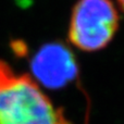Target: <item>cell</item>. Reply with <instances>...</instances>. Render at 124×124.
<instances>
[{
	"mask_svg": "<svg viewBox=\"0 0 124 124\" xmlns=\"http://www.w3.org/2000/svg\"><path fill=\"white\" fill-rule=\"evenodd\" d=\"M0 124H71L28 74L0 60Z\"/></svg>",
	"mask_w": 124,
	"mask_h": 124,
	"instance_id": "obj_1",
	"label": "cell"
},
{
	"mask_svg": "<svg viewBox=\"0 0 124 124\" xmlns=\"http://www.w3.org/2000/svg\"><path fill=\"white\" fill-rule=\"evenodd\" d=\"M118 13L110 0H79L70 21V41L83 51H97L112 40Z\"/></svg>",
	"mask_w": 124,
	"mask_h": 124,
	"instance_id": "obj_2",
	"label": "cell"
},
{
	"mask_svg": "<svg viewBox=\"0 0 124 124\" xmlns=\"http://www.w3.org/2000/svg\"><path fill=\"white\" fill-rule=\"evenodd\" d=\"M34 77L48 88H61L77 76V64L71 50L60 43L44 45L31 63Z\"/></svg>",
	"mask_w": 124,
	"mask_h": 124,
	"instance_id": "obj_3",
	"label": "cell"
},
{
	"mask_svg": "<svg viewBox=\"0 0 124 124\" xmlns=\"http://www.w3.org/2000/svg\"><path fill=\"white\" fill-rule=\"evenodd\" d=\"M119 3L121 4V7H122V9L124 10V0H119Z\"/></svg>",
	"mask_w": 124,
	"mask_h": 124,
	"instance_id": "obj_4",
	"label": "cell"
}]
</instances>
